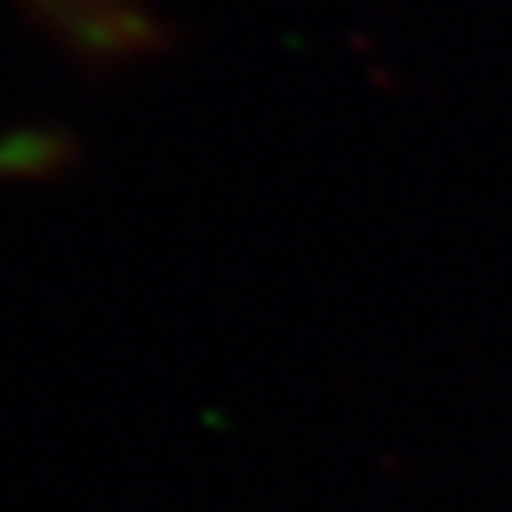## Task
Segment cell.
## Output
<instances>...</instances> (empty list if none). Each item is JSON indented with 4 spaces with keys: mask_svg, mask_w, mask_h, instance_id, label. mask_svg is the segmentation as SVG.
Segmentation results:
<instances>
[]
</instances>
